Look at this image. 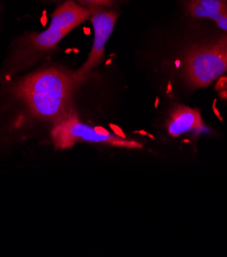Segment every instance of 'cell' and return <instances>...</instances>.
Segmentation results:
<instances>
[{
    "instance_id": "6da1fadb",
    "label": "cell",
    "mask_w": 227,
    "mask_h": 257,
    "mask_svg": "<svg viewBox=\"0 0 227 257\" xmlns=\"http://www.w3.org/2000/svg\"><path fill=\"white\" fill-rule=\"evenodd\" d=\"M78 86L73 72L53 66L16 79L10 91L30 116L54 126L75 112L73 98Z\"/></svg>"
},
{
    "instance_id": "7a4b0ae2",
    "label": "cell",
    "mask_w": 227,
    "mask_h": 257,
    "mask_svg": "<svg viewBox=\"0 0 227 257\" xmlns=\"http://www.w3.org/2000/svg\"><path fill=\"white\" fill-rule=\"evenodd\" d=\"M89 18V9L74 0H65L54 12L52 23L45 31L25 34L12 44L0 73L2 78L10 81L14 76L39 63L48 54L57 50L59 43Z\"/></svg>"
},
{
    "instance_id": "3957f363",
    "label": "cell",
    "mask_w": 227,
    "mask_h": 257,
    "mask_svg": "<svg viewBox=\"0 0 227 257\" xmlns=\"http://www.w3.org/2000/svg\"><path fill=\"white\" fill-rule=\"evenodd\" d=\"M227 72V33L215 42L194 45L185 54L184 74L192 89L209 86Z\"/></svg>"
},
{
    "instance_id": "277c9868",
    "label": "cell",
    "mask_w": 227,
    "mask_h": 257,
    "mask_svg": "<svg viewBox=\"0 0 227 257\" xmlns=\"http://www.w3.org/2000/svg\"><path fill=\"white\" fill-rule=\"evenodd\" d=\"M53 143L59 150H66L74 147L78 143L102 144L113 147H122L127 149L141 148L142 146L135 142L111 134L103 127H93L79 120L76 112L53 126Z\"/></svg>"
},
{
    "instance_id": "5b68a950",
    "label": "cell",
    "mask_w": 227,
    "mask_h": 257,
    "mask_svg": "<svg viewBox=\"0 0 227 257\" xmlns=\"http://www.w3.org/2000/svg\"><path fill=\"white\" fill-rule=\"evenodd\" d=\"M89 10V19L93 26L94 39L86 62L78 70L73 71L74 78L79 85L104 60L106 44L114 31L119 17L118 13L110 9L92 8Z\"/></svg>"
},
{
    "instance_id": "8992f818",
    "label": "cell",
    "mask_w": 227,
    "mask_h": 257,
    "mask_svg": "<svg viewBox=\"0 0 227 257\" xmlns=\"http://www.w3.org/2000/svg\"><path fill=\"white\" fill-rule=\"evenodd\" d=\"M167 132L172 138L199 132L204 128V121L201 119L199 110L189 108L183 105L175 106L168 117Z\"/></svg>"
},
{
    "instance_id": "52a82bcc",
    "label": "cell",
    "mask_w": 227,
    "mask_h": 257,
    "mask_svg": "<svg viewBox=\"0 0 227 257\" xmlns=\"http://www.w3.org/2000/svg\"><path fill=\"white\" fill-rule=\"evenodd\" d=\"M188 15L196 19H208L227 33V0H186Z\"/></svg>"
},
{
    "instance_id": "ba28073f",
    "label": "cell",
    "mask_w": 227,
    "mask_h": 257,
    "mask_svg": "<svg viewBox=\"0 0 227 257\" xmlns=\"http://www.w3.org/2000/svg\"><path fill=\"white\" fill-rule=\"evenodd\" d=\"M42 2L59 3V2H65V0H42ZM74 2L80 4L81 6L87 9H92V8L109 9L116 4V0H74Z\"/></svg>"
},
{
    "instance_id": "9c48e42d",
    "label": "cell",
    "mask_w": 227,
    "mask_h": 257,
    "mask_svg": "<svg viewBox=\"0 0 227 257\" xmlns=\"http://www.w3.org/2000/svg\"><path fill=\"white\" fill-rule=\"evenodd\" d=\"M2 11H3L2 7H0V14H2ZM0 22H2V17H0Z\"/></svg>"
},
{
    "instance_id": "30bf717a",
    "label": "cell",
    "mask_w": 227,
    "mask_h": 257,
    "mask_svg": "<svg viewBox=\"0 0 227 257\" xmlns=\"http://www.w3.org/2000/svg\"><path fill=\"white\" fill-rule=\"evenodd\" d=\"M120 2H123V3H125V2H128V0H120Z\"/></svg>"
}]
</instances>
